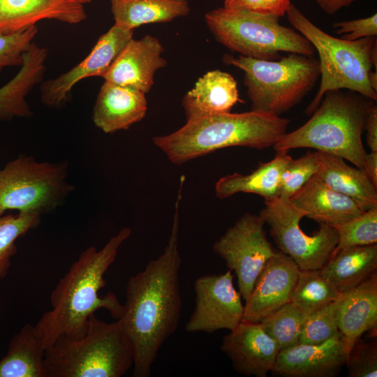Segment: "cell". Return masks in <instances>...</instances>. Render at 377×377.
Returning a JSON list of instances; mask_svg holds the SVG:
<instances>
[{
    "label": "cell",
    "mask_w": 377,
    "mask_h": 377,
    "mask_svg": "<svg viewBox=\"0 0 377 377\" xmlns=\"http://www.w3.org/2000/svg\"><path fill=\"white\" fill-rule=\"evenodd\" d=\"M47 55V48L31 44L18 73L0 87V120L33 115L27 97L36 84L42 82Z\"/></svg>",
    "instance_id": "7402d4cb"
},
{
    "label": "cell",
    "mask_w": 377,
    "mask_h": 377,
    "mask_svg": "<svg viewBox=\"0 0 377 377\" xmlns=\"http://www.w3.org/2000/svg\"><path fill=\"white\" fill-rule=\"evenodd\" d=\"M145 94L133 87L104 81L93 108L95 126L105 133L129 128L146 115Z\"/></svg>",
    "instance_id": "ac0fdd59"
},
{
    "label": "cell",
    "mask_w": 377,
    "mask_h": 377,
    "mask_svg": "<svg viewBox=\"0 0 377 377\" xmlns=\"http://www.w3.org/2000/svg\"><path fill=\"white\" fill-rule=\"evenodd\" d=\"M66 161L39 162L22 154L0 169V214L52 213L74 190Z\"/></svg>",
    "instance_id": "9c48e42d"
},
{
    "label": "cell",
    "mask_w": 377,
    "mask_h": 377,
    "mask_svg": "<svg viewBox=\"0 0 377 377\" xmlns=\"http://www.w3.org/2000/svg\"><path fill=\"white\" fill-rule=\"evenodd\" d=\"M318 166V151H308L297 159L291 158L281 175L279 198L290 199L316 174Z\"/></svg>",
    "instance_id": "d6a6232c"
},
{
    "label": "cell",
    "mask_w": 377,
    "mask_h": 377,
    "mask_svg": "<svg viewBox=\"0 0 377 377\" xmlns=\"http://www.w3.org/2000/svg\"><path fill=\"white\" fill-rule=\"evenodd\" d=\"M260 216L269 227V232L279 251L289 256L300 270L320 269L334 254L338 243L335 228L320 223L312 235L300 226L304 212L289 199L277 198L265 202Z\"/></svg>",
    "instance_id": "30bf717a"
},
{
    "label": "cell",
    "mask_w": 377,
    "mask_h": 377,
    "mask_svg": "<svg viewBox=\"0 0 377 377\" xmlns=\"http://www.w3.org/2000/svg\"><path fill=\"white\" fill-rule=\"evenodd\" d=\"M223 61L244 72L251 110L280 116L298 104L320 77L318 60L289 53L279 60L226 55Z\"/></svg>",
    "instance_id": "52a82bcc"
},
{
    "label": "cell",
    "mask_w": 377,
    "mask_h": 377,
    "mask_svg": "<svg viewBox=\"0 0 377 377\" xmlns=\"http://www.w3.org/2000/svg\"><path fill=\"white\" fill-rule=\"evenodd\" d=\"M341 295L320 269L300 270L290 302L310 315L334 302Z\"/></svg>",
    "instance_id": "f1b7e54d"
},
{
    "label": "cell",
    "mask_w": 377,
    "mask_h": 377,
    "mask_svg": "<svg viewBox=\"0 0 377 377\" xmlns=\"http://www.w3.org/2000/svg\"><path fill=\"white\" fill-rule=\"evenodd\" d=\"M289 200L304 212L306 217L334 228L364 212L353 199L329 187L316 174Z\"/></svg>",
    "instance_id": "ffe728a7"
},
{
    "label": "cell",
    "mask_w": 377,
    "mask_h": 377,
    "mask_svg": "<svg viewBox=\"0 0 377 377\" xmlns=\"http://www.w3.org/2000/svg\"><path fill=\"white\" fill-rule=\"evenodd\" d=\"M339 298L308 315L302 330L299 343H321L341 334L337 318Z\"/></svg>",
    "instance_id": "836d02e7"
},
{
    "label": "cell",
    "mask_w": 377,
    "mask_h": 377,
    "mask_svg": "<svg viewBox=\"0 0 377 377\" xmlns=\"http://www.w3.org/2000/svg\"><path fill=\"white\" fill-rule=\"evenodd\" d=\"M180 182L171 232L163 252L129 278L117 319L133 357L134 377H149L159 350L176 331L181 315L178 243Z\"/></svg>",
    "instance_id": "6da1fadb"
},
{
    "label": "cell",
    "mask_w": 377,
    "mask_h": 377,
    "mask_svg": "<svg viewBox=\"0 0 377 377\" xmlns=\"http://www.w3.org/2000/svg\"><path fill=\"white\" fill-rule=\"evenodd\" d=\"M260 215L245 213L213 245L214 251L234 271L246 300L267 260L274 254Z\"/></svg>",
    "instance_id": "8fae6325"
},
{
    "label": "cell",
    "mask_w": 377,
    "mask_h": 377,
    "mask_svg": "<svg viewBox=\"0 0 377 377\" xmlns=\"http://www.w3.org/2000/svg\"><path fill=\"white\" fill-rule=\"evenodd\" d=\"M280 17L225 7L210 10L205 21L216 40L241 56L276 60L279 53L312 57L311 43L295 29L279 23Z\"/></svg>",
    "instance_id": "ba28073f"
},
{
    "label": "cell",
    "mask_w": 377,
    "mask_h": 377,
    "mask_svg": "<svg viewBox=\"0 0 377 377\" xmlns=\"http://www.w3.org/2000/svg\"><path fill=\"white\" fill-rule=\"evenodd\" d=\"M87 17L84 5L68 0H0V32L25 29L45 20L76 24Z\"/></svg>",
    "instance_id": "d6986e66"
},
{
    "label": "cell",
    "mask_w": 377,
    "mask_h": 377,
    "mask_svg": "<svg viewBox=\"0 0 377 377\" xmlns=\"http://www.w3.org/2000/svg\"><path fill=\"white\" fill-rule=\"evenodd\" d=\"M221 350L237 372L256 377L267 376L279 352L276 342L259 323L245 320L223 337Z\"/></svg>",
    "instance_id": "2e32d148"
},
{
    "label": "cell",
    "mask_w": 377,
    "mask_h": 377,
    "mask_svg": "<svg viewBox=\"0 0 377 377\" xmlns=\"http://www.w3.org/2000/svg\"><path fill=\"white\" fill-rule=\"evenodd\" d=\"M367 143L371 151H377V106L372 103L368 112L365 130Z\"/></svg>",
    "instance_id": "f35d334b"
},
{
    "label": "cell",
    "mask_w": 377,
    "mask_h": 377,
    "mask_svg": "<svg viewBox=\"0 0 377 377\" xmlns=\"http://www.w3.org/2000/svg\"><path fill=\"white\" fill-rule=\"evenodd\" d=\"M164 48L159 40L146 35L131 39L102 78L117 84L135 87L148 93L154 82L156 72L167 66L162 57Z\"/></svg>",
    "instance_id": "e0dca14e"
},
{
    "label": "cell",
    "mask_w": 377,
    "mask_h": 377,
    "mask_svg": "<svg viewBox=\"0 0 377 377\" xmlns=\"http://www.w3.org/2000/svg\"><path fill=\"white\" fill-rule=\"evenodd\" d=\"M333 27L337 28V34H343V39L358 40L362 38L376 37L377 35L376 13L364 18L336 22Z\"/></svg>",
    "instance_id": "8d00e7d4"
},
{
    "label": "cell",
    "mask_w": 377,
    "mask_h": 377,
    "mask_svg": "<svg viewBox=\"0 0 377 377\" xmlns=\"http://www.w3.org/2000/svg\"><path fill=\"white\" fill-rule=\"evenodd\" d=\"M350 350L341 334L321 343H298L279 350L271 372L283 377L334 376L346 364Z\"/></svg>",
    "instance_id": "5bb4252c"
},
{
    "label": "cell",
    "mask_w": 377,
    "mask_h": 377,
    "mask_svg": "<svg viewBox=\"0 0 377 377\" xmlns=\"http://www.w3.org/2000/svg\"><path fill=\"white\" fill-rule=\"evenodd\" d=\"M45 355L35 326L26 324L12 337L0 360V377H45Z\"/></svg>",
    "instance_id": "83f0119b"
},
{
    "label": "cell",
    "mask_w": 377,
    "mask_h": 377,
    "mask_svg": "<svg viewBox=\"0 0 377 377\" xmlns=\"http://www.w3.org/2000/svg\"><path fill=\"white\" fill-rule=\"evenodd\" d=\"M290 24L306 38L319 56L320 84L306 110L312 114L328 91L348 89L377 99L376 37L348 40L331 36L312 23L293 4L286 13Z\"/></svg>",
    "instance_id": "277c9868"
},
{
    "label": "cell",
    "mask_w": 377,
    "mask_h": 377,
    "mask_svg": "<svg viewBox=\"0 0 377 377\" xmlns=\"http://www.w3.org/2000/svg\"><path fill=\"white\" fill-rule=\"evenodd\" d=\"M115 25L134 30L152 23L169 22L190 13L187 0H110Z\"/></svg>",
    "instance_id": "4316f807"
},
{
    "label": "cell",
    "mask_w": 377,
    "mask_h": 377,
    "mask_svg": "<svg viewBox=\"0 0 377 377\" xmlns=\"http://www.w3.org/2000/svg\"><path fill=\"white\" fill-rule=\"evenodd\" d=\"M290 121L254 110L216 114L188 119L177 131L153 138V142L172 163L179 165L229 147H273L287 133Z\"/></svg>",
    "instance_id": "3957f363"
},
{
    "label": "cell",
    "mask_w": 377,
    "mask_h": 377,
    "mask_svg": "<svg viewBox=\"0 0 377 377\" xmlns=\"http://www.w3.org/2000/svg\"><path fill=\"white\" fill-rule=\"evenodd\" d=\"M318 152L316 175L329 187L355 201L364 211L377 207V186L363 170L348 165L343 158Z\"/></svg>",
    "instance_id": "cb8c5ba5"
},
{
    "label": "cell",
    "mask_w": 377,
    "mask_h": 377,
    "mask_svg": "<svg viewBox=\"0 0 377 377\" xmlns=\"http://www.w3.org/2000/svg\"><path fill=\"white\" fill-rule=\"evenodd\" d=\"M68 1H71L74 2V3H79V4L84 5L85 3H90L92 0H68Z\"/></svg>",
    "instance_id": "b9f144b4"
},
{
    "label": "cell",
    "mask_w": 377,
    "mask_h": 377,
    "mask_svg": "<svg viewBox=\"0 0 377 377\" xmlns=\"http://www.w3.org/2000/svg\"><path fill=\"white\" fill-rule=\"evenodd\" d=\"M290 0H224L223 7L283 16L290 6Z\"/></svg>",
    "instance_id": "74e56055"
},
{
    "label": "cell",
    "mask_w": 377,
    "mask_h": 377,
    "mask_svg": "<svg viewBox=\"0 0 377 377\" xmlns=\"http://www.w3.org/2000/svg\"><path fill=\"white\" fill-rule=\"evenodd\" d=\"M355 0H316L320 8L328 15H334L343 7L350 6Z\"/></svg>",
    "instance_id": "60d3db41"
},
{
    "label": "cell",
    "mask_w": 377,
    "mask_h": 377,
    "mask_svg": "<svg viewBox=\"0 0 377 377\" xmlns=\"http://www.w3.org/2000/svg\"><path fill=\"white\" fill-rule=\"evenodd\" d=\"M377 268V244L352 246L334 251L320 269L341 293L368 279Z\"/></svg>",
    "instance_id": "484cf974"
},
{
    "label": "cell",
    "mask_w": 377,
    "mask_h": 377,
    "mask_svg": "<svg viewBox=\"0 0 377 377\" xmlns=\"http://www.w3.org/2000/svg\"><path fill=\"white\" fill-rule=\"evenodd\" d=\"M339 330L350 346L377 325V274L341 293L337 309Z\"/></svg>",
    "instance_id": "44dd1931"
},
{
    "label": "cell",
    "mask_w": 377,
    "mask_h": 377,
    "mask_svg": "<svg viewBox=\"0 0 377 377\" xmlns=\"http://www.w3.org/2000/svg\"><path fill=\"white\" fill-rule=\"evenodd\" d=\"M291 158L287 151H276L272 160L259 163L249 175L233 173L224 176L215 184L216 196L224 199L237 193H250L260 195L265 202L273 200L279 198L281 175Z\"/></svg>",
    "instance_id": "d4e9b609"
},
{
    "label": "cell",
    "mask_w": 377,
    "mask_h": 377,
    "mask_svg": "<svg viewBox=\"0 0 377 377\" xmlns=\"http://www.w3.org/2000/svg\"><path fill=\"white\" fill-rule=\"evenodd\" d=\"M237 82L220 70L207 72L200 77L182 99L186 119L230 112L241 102Z\"/></svg>",
    "instance_id": "603a6c76"
},
{
    "label": "cell",
    "mask_w": 377,
    "mask_h": 377,
    "mask_svg": "<svg viewBox=\"0 0 377 377\" xmlns=\"http://www.w3.org/2000/svg\"><path fill=\"white\" fill-rule=\"evenodd\" d=\"M364 171L371 182L377 186V151H371L370 153L366 154Z\"/></svg>",
    "instance_id": "ab89813d"
},
{
    "label": "cell",
    "mask_w": 377,
    "mask_h": 377,
    "mask_svg": "<svg viewBox=\"0 0 377 377\" xmlns=\"http://www.w3.org/2000/svg\"><path fill=\"white\" fill-rule=\"evenodd\" d=\"M133 364L131 350L117 320L91 315L85 334L59 338L45 350V377H121Z\"/></svg>",
    "instance_id": "8992f818"
},
{
    "label": "cell",
    "mask_w": 377,
    "mask_h": 377,
    "mask_svg": "<svg viewBox=\"0 0 377 377\" xmlns=\"http://www.w3.org/2000/svg\"><path fill=\"white\" fill-rule=\"evenodd\" d=\"M38 31L36 25L14 32H0V71L6 67L20 66Z\"/></svg>",
    "instance_id": "e575fe53"
},
{
    "label": "cell",
    "mask_w": 377,
    "mask_h": 377,
    "mask_svg": "<svg viewBox=\"0 0 377 377\" xmlns=\"http://www.w3.org/2000/svg\"><path fill=\"white\" fill-rule=\"evenodd\" d=\"M335 228L338 232V243L334 251L376 244L377 207L367 209Z\"/></svg>",
    "instance_id": "1f68e13d"
},
{
    "label": "cell",
    "mask_w": 377,
    "mask_h": 377,
    "mask_svg": "<svg viewBox=\"0 0 377 377\" xmlns=\"http://www.w3.org/2000/svg\"><path fill=\"white\" fill-rule=\"evenodd\" d=\"M194 310L186 325L188 332L232 330L242 320V295L233 284L232 271L200 276L194 283Z\"/></svg>",
    "instance_id": "7c38bea8"
},
{
    "label": "cell",
    "mask_w": 377,
    "mask_h": 377,
    "mask_svg": "<svg viewBox=\"0 0 377 377\" xmlns=\"http://www.w3.org/2000/svg\"><path fill=\"white\" fill-rule=\"evenodd\" d=\"M307 316L289 302L265 317L259 323L281 350L299 343Z\"/></svg>",
    "instance_id": "f546056e"
},
{
    "label": "cell",
    "mask_w": 377,
    "mask_h": 377,
    "mask_svg": "<svg viewBox=\"0 0 377 377\" xmlns=\"http://www.w3.org/2000/svg\"><path fill=\"white\" fill-rule=\"evenodd\" d=\"M131 234V228H124L101 249L87 248L60 279L50 295L52 309L34 325L45 350L59 338L83 336L89 317L100 309L119 318L123 304L117 297L111 292L100 297L98 293L106 284L105 274L116 259L119 248Z\"/></svg>",
    "instance_id": "7a4b0ae2"
},
{
    "label": "cell",
    "mask_w": 377,
    "mask_h": 377,
    "mask_svg": "<svg viewBox=\"0 0 377 377\" xmlns=\"http://www.w3.org/2000/svg\"><path fill=\"white\" fill-rule=\"evenodd\" d=\"M40 216L36 213L23 212L0 214V280L8 274L12 257L17 253L16 240L36 228Z\"/></svg>",
    "instance_id": "4dcf8cb0"
},
{
    "label": "cell",
    "mask_w": 377,
    "mask_h": 377,
    "mask_svg": "<svg viewBox=\"0 0 377 377\" xmlns=\"http://www.w3.org/2000/svg\"><path fill=\"white\" fill-rule=\"evenodd\" d=\"M133 32L134 30L114 24L98 38L89 54L82 61L66 73L42 82L40 86L42 103L51 108L63 107L77 82L89 77H102L133 38Z\"/></svg>",
    "instance_id": "4fadbf2b"
},
{
    "label": "cell",
    "mask_w": 377,
    "mask_h": 377,
    "mask_svg": "<svg viewBox=\"0 0 377 377\" xmlns=\"http://www.w3.org/2000/svg\"><path fill=\"white\" fill-rule=\"evenodd\" d=\"M300 270L289 256L276 251L265 263L245 300L242 320L259 323L289 302Z\"/></svg>",
    "instance_id": "9a60e30c"
},
{
    "label": "cell",
    "mask_w": 377,
    "mask_h": 377,
    "mask_svg": "<svg viewBox=\"0 0 377 377\" xmlns=\"http://www.w3.org/2000/svg\"><path fill=\"white\" fill-rule=\"evenodd\" d=\"M341 90L327 91L311 117L297 129L285 133L274 149L288 152L311 148L339 156L364 170L367 152L362 133L373 103L357 93Z\"/></svg>",
    "instance_id": "5b68a950"
},
{
    "label": "cell",
    "mask_w": 377,
    "mask_h": 377,
    "mask_svg": "<svg viewBox=\"0 0 377 377\" xmlns=\"http://www.w3.org/2000/svg\"><path fill=\"white\" fill-rule=\"evenodd\" d=\"M346 364L350 377H376V343L357 339L353 345Z\"/></svg>",
    "instance_id": "d590c367"
}]
</instances>
